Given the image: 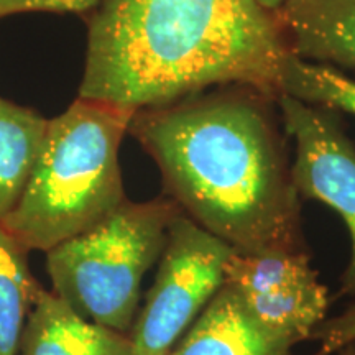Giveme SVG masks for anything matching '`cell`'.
<instances>
[{
	"instance_id": "cell-1",
	"label": "cell",
	"mask_w": 355,
	"mask_h": 355,
	"mask_svg": "<svg viewBox=\"0 0 355 355\" xmlns=\"http://www.w3.org/2000/svg\"><path fill=\"white\" fill-rule=\"evenodd\" d=\"M273 104L254 87L220 86L137 110L128 123L181 214L237 254L303 250L300 194Z\"/></svg>"
},
{
	"instance_id": "cell-2",
	"label": "cell",
	"mask_w": 355,
	"mask_h": 355,
	"mask_svg": "<svg viewBox=\"0 0 355 355\" xmlns=\"http://www.w3.org/2000/svg\"><path fill=\"white\" fill-rule=\"evenodd\" d=\"M290 53L277 13L255 0H102L87 15L79 97L133 112L220 86L278 99Z\"/></svg>"
},
{
	"instance_id": "cell-3",
	"label": "cell",
	"mask_w": 355,
	"mask_h": 355,
	"mask_svg": "<svg viewBox=\"0 0 355 355\" xmlns=\"http://www.w3.org/2000/svg\"><path fill=\"white\" fill-rule=\"evenodd\" d=\"M133 114L78 97L48 119L24 194L2 222L26 250H51L127 201L119 150Z\"/></svg>"
},
{
	"instance_id": "cell-4",
	"label": "cell",
	"mask_w": 355,
	"mask_h": 355,
	"mask_svg": "<svg viewBox=\"0 0 355 355\" xmlns=\"http://www.w3.org/2000/svg\"><path fill=\"white\" fill-rule=\"evenodd\" d=\"M180 212L170 198L123 201L91 229L46 252L53 293L89 321L128 334L141 279L162 257Z\"/></svg>"
},
{
	"instance_id": "cell-5",
	"label": "cell",
	"mask_w": 355,
	"mask_h": 355,
	"mask_svg": "<svg viewBox=\"0 0 355 355\" xmlns=\"http://www.w3.org/2000/svg\"><path fill=\"white\" fill-rule=\"evenodd\" d=\"M234 252L181 212L171 220L157 278L128 332L133 355H168L224 285Z\"/></svg>"
},
{
	"instance_id": "cell-6",
	"label": "cell",
	"mask_w": 355,
	"mask_h": 355,
	"mask_svg": "<svg viewBox=\"0 0 355 355\" xmlns=\"http://www.w3.org/2000/svg\"><path fill=\"white\" fill-rule=\"evenodd\" d=\"M277 107L283 130L295 140L291 176L300 196L316 199L343 217L352 239V255L343 293L355 296V145L336 110L279 94Z\"/></svg>"
},
{
	"instance_id": "cell-7",
	"label": "cell",
	"mask_w": 355,
	"mask_h": 355,
	"mask_svg": "<svg viewBox=\"0 0 355 355\" xmlns=\"http://www.w3.org/2000/svg\"><path fill=\"white\" fill-rule=\"evenodd\" d=\"M224 283L261 326L293 344L309 339L326 318L327 291L304 250L234 252L225 265Z\"/></svg>"
},
{
	"instance_id": "cell-8",
	"label": "cell",
	"mask_w": 355,
	"mask_h": 355,
	"mask_svg": "<svg viewBox=\"0 0 355 355\" xmlns=\"http://www.w3.org/2000/svg\"><path fill=\"white\" fill-rule=\"evenodd\" d=\"M293 345L261 326L224 283L168 355H290Z\"/></svg>"
},
{
	"instance_id": "cell-9",
	"label": "cell",
	"mask_w": 355,
	"mask_h": 355,
	"mask_svg": "<svg viewBox=\"0 0 355 355\" xmlns=\"http://www.w3.org/2000/svg\"><path fill=\"white\" fill-rule=\"evenodd\" d=\"M19 355H133L128 334L83 318L53 291L40 288Z\"/></svg>"
},
{
	"instance_id": "cell-10",
	"label": "cell",
	"mask_w": 355,
	"mask_h": 355,
	"mask_svg": "<svg viewBox=\"0 0 355 355\" xmlns=\"http://www.w3.org/2000/svg\"><path fill=\"white\" fill-rule=\"evenodd\" d=\"M277 17L293 55L355 68V0H285Z\"/></svg>"
},
{
	"instance_id": "cell-11",
	"label": "cell",
	"mask_w": 355,
	"mask_h": 355,
	"mask_svg": "<svg viewBox=\"0 0 355 355\" xmlns=\"http://www.w3.org/2000/svg\"><path fill=\"white\" fill-rule=\"evenodd\" d=\"M46 123L37 110L0 97V224L24 194Z\"/></svg>"
},
{
	"instance_id": "cell-12",
	"label": "cell",
	"mask_w": 355,
	"mask_h": 355,
	"mask_svg": "<svg viewBox=\"0 0 355 355\" xmlns=\"http://www.w3.org/2000/svg\"><path fill=\"white\" fill-rule=\"evenodd\" d=\"M28 250L0 224V355H19L21 336L40 286Z\"/></svg>"
},
{
	"instance_id": "cell-13",
	"label": "cell",
	"mask_w": 355,
	"mask_h": 355,
	"mask_svg": "<svg viewBox=\"0 0 355 355\" xmlns=\"http://www.w3.org/2000/svg\"><path fill=\"white\" fill-rule=\"evenodd\" d=\"M279 94L355 115V79L336 66L306 61L293 53L283 63Z\"/></svg>"
},
{
	"instance_id": "cell-14",
	"label": "cell",
	"mask_w": 355,
	"mask_h": 355,
	"mask_svg": "<svg viewBox=\"0 0 355 355\" xmlns=\"http://www.w3.org/2000/svg\"><path fill=\"white\" fill-rule=\"evenodd\" d=\"M102 0H0V19L25 12H53L89 15Z\"/></svg>"
},
{
	"instance_id": "cell-15",
	"label": "cell",
	"mask_w": 355,
	"mask_h": 355,
	"mask_svg": "<svg viewBox=\"0 0 355 355\" xmlns=\"http://www.w3.org/2000/svg\"><path fill=\"white\" fill-rule=\"evenodd\" d=\"M309 339H316L321 344L316 355H331L355 343V306L340 316L322 321Z\"/></svg>"
},
{
	"instance_id": "cell-16",
	"label": "cell",
	"mask_w": 355,
	"mask_h": 355,
	"mask_svg": "<svg viewBox=\"0 0 355 355\" xmlns=\"http://www.w3.org/2000/svg\"><path fill=\"white\" fill-rule=\"evenodd\" d=\"M255 2L259 3L260 7H263L265 10H268V12H272V13H277L279 8H282L283 2H285V0H255Z\"/></svg>"
},
{
	"instance_id": "cell-17",
	"label": "cell",
	"mask_w": 355,
	"mask_h": 355,
	"mask_svg": "<svg viewBox=\"0 0 355 355\" xmlns=\"http://www.w3.org/2000/svg\"><path fill=\"white\" fill-rule=\"evenodd\" d=\"M340 350H343V354H340V355H355V343L345 345V347L340 349Z\"/></svg>"
}]
</instances>
